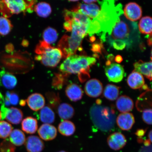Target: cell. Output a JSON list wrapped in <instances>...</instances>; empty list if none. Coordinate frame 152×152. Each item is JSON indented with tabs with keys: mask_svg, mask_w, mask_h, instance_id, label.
I'll list each match as a JSON object with an SVG mask.
<instances>
[{
	"mask_svg": "<svg viewBox=\"0 0 152 152\" xmlns=\"http://www.w3.org/2000/svg\"><path fill=\"white\" fill-rule=\"evenodd\" d=\"M58 152H66V151H60Z\"/></svg>",
	"mask_w": 152,
	"mask_h": 152,
	"instance_id": "cell-44",
	"label": "cell"
},
{
	"mask_svg": "<svg viewBox=\"0 0 152 152\" xmlns=\"http://www.w3.org/2000/svg\"><path fill=\"white\" fill-rule=\"evenodd\" d=\"M141 7L136 3L131 2L127 4L124 10V14L126 18L131 21L137 20L142 16Z\"/></svg>",
	"mask_w": 152,
	"mask_h": 152,
	"instance_id": "cell-11",
	"label": "cell"
},
{
	"mask_svg": "<svg viewBox=\"0 0 152 152\" xmlns=\"http://www.w3.org/2000/svg\"><path fill=\"white\" fill-rule=\"evenodd\" d=\"M116 105L117 109L121 113H126L132 111L134 108V104L129 97L123 96L118 98Z\"/></svg>",
	"mask_w": 152,
	"mask_h": 152,
	"instance_id": "cell-20",
	"label": "cell"
},
{
	"mask_svg": "<svg viewBox=\"0 0 152 152\" xmlns=\"http://www.w3.org/2000/svg\"><path fill=\"white\" fill-rule=\"evenodd\" d=\"M116 122L118 126L121 130L128 131L132 128L134 124V117L132 113H123L118 116Z\"/></svg>",
	"mask_w": 152,
	"mask_h": 152,
	"instance_id": "cell-15",
	"label": "cell"
},
{
	"mask_svg": "<svg viewBox=\"0 0 152 152\" xmlns=\"http://www.w3.org/2000/svg\"><path fill=\"white\" fill-rule=\"evenodd\" d=\"M23 115L20 109L16 107L7 108L5 118L10 123L13 124H18L22 120Z\"/></svg>",
	"mask_w": 152,
	"mask_h": 152,
	"instance_id": "cell-17",
	"label": "cell"
},
{
	"mask_svg": "<svg viewBox=\"0 0 152 152\" xmlns=\"http://www.w3.org/2000/svg\"><path fill=\"white\" fill-rule=\"evenodd\" d=\"M85 90L87 95L91 97L96 98L102 94L103 91L102 83L96 79H92L86 83Z\"/></svg>",
	"mask_w": 152,
	"mask_h": 152,
	"instance_id": "cell-12",
	"label": "cell"
},
{
	"mask_svg": "<svg viewBox=\"0 0 152 152\" xmlns=\"http://www.w3.org/2000/svg\"><path fill=\"white\" fill-rule=\"evenodd\" d=\"M83 1L85 3L90 4L96 2L98 1V0H83Z\"/></svg>",
	"mask_w": 152,
	"mask_h": 152,
	"instance_id": "cell-37",
	"label": "cell"
},
{
	"mask_svg": "<svg viewBox=\"0 0 152 152\" xmlns=\"http://www.w3.org/2000/svg\"><path fill=\"white\" fill-rule=\"evenodd\" d=\"M18 81L12 74L4 71L0 72V85L6 88L11 90L16 87Z\"/></svg>",
	"mask_w": 152,
	"mask_h": 152,
	"instance_id": "cell-18",
	"label": "cell"
},
{
	"mask_svg": "<svg viewBox=\"0 0 152 152\" xmlns=\"http://www.w3.org/2000/svg\"><path fill=\"white\" fill-rule=\"evenodd\" d=\"M152 62H144L140 60L134 64V71L145 76L150 80L152 79Z\"/></svg>",
	"mask_w": 152,
	"mask_h": 152,
	"instance_id": "cell-21",
	"label": "cell"
},
{
	"mask_svg": "<svg viewBox=\"0 0 152 152\" xmlns=\"http://www.w3.org/2000/svg\"><path fill=\"white\" fill-rule=\"evenodd\" d=\"M115 60L117 62H120L122 61L123 59L121 56H118L115 57Z\"/></svg>",
	"mask_w": 152,
	"mask_h": 152,
	"instance_id": "cell-39",
	"label": "cell"
},
{
	"mask_svg": "<svg viewBox=\"0 0 152 152\" xmlns=\"http://www.w3.org/2000/svg\"><path fill=\"white\" fill-rule=\"evenodd\" d=\"M134 23V22L131 23L130 25V23H127L126 21L121 20L120 18L109 35L110 44L113 41H118L125 44L128 47L132 45L133 41L131 38L132 33L131 28H131Z\"/></svg>",
	"mask_w": 152,
	"mask_h": 152,
	"instance_id": "cell-6",
	"label": "cell"
},
{
	"mask_svg": "<svg viewBox=\"0 0 152 152\" xmlns=\"http://www.w3.org/2000/svg\"><path fill=\"white\" fill-rule=\"evenodd\" d=\"M101 49L102 45L94 44L92 45V50L94 52H100Z\"/></svg>",
	"mask_w": 152,
	"mask_h": 152,
	"instance_id": "cell-36",
	"label": "cell"
},
{
	"mask_svg": "<svg viewBox=\"0 0 152 152\" xmlns=\"http://www.w3.org/2000/svg\"><path fill=\"white\" fill-rule=\"evenodd\" d=\"M9 137L11 143L18 147L23 145L26 139L24 132L18 129L12 130Z\"/></svg>",
	"mask_w": 152,
	"mask_h": 152,
	"instance_id": "cell-26",
	"label": "cell"
},
{
	"mask_svg": "<svg viewBox=\"0 0 152 152\" xmlns=\"http://www.w3.org/2000/svg\"><path fill=\"white\" fill-rule=\"evenodd\" d=\"M12 130V127L10 123L6 121H0V138L8 137Z\"/></svg>",
	"mask_w": 152,
	"mask_h": 152,
	"instance_id": "cell-33",
	"label": "cell"
},
{
	"mask_svg": "<svg viewBox=\"0 0 152 152\" xmlns=\"http://www.w3.org/2000/svg\"><path fill=\"white\" fill-rule=\"evenodd\" d=\"M90 114L93 123L100 130L107 132L115 126V112L109 107L94 104L91 108Z\"/></svg>",
	"mask_w": 152,
	"mask_h": 152,
	"instance_id": "cell-2",
	"label": "cell"
},
{
	"mask_svg": "<svg viewBox=\"0 0 152 152\" xmlns=\"http://www.w3.org/2000/svg\"><path fill=\"white\" fill-rule=\"evenodd\" d=\"M148 36H149V37L148 38L147 41L148 45L150 46H151L152 45V34L148 35Z\"/></svg>",
	"mask_w": 152,
	"mask_h": 152,
	"instance_id": "cell-38",
	"label": "cell"
},
{
	"mask_svg": "<svg viewBox=\"0 0 152 152\" xmlns=\"http://www.w3.org/2000/svg\"><path fill=\"white\" fill-rule=\"evenodd\" d=\"M35 0H0V11L6 17L33 11Z\"/></svg>",
	"mask_w": 152,
	"mask_h": 152,
	"instance_id": "cell-5",
	"label": "cell"
},
{
	"mask_svg": "<svg viewBox=\"0 0 152 152\" xmlns=\"http://www.w3.org/2000/svg\"><path fill=\"white\" fill-rule=\"evenodd\" d=\"M105 73L110 81L118 83L122 81L124 77V70L120 64L112 63L106 66Z\"/></svg>",
	"mask_w": 152,
	"mask_h": 152,
	"instance_id": "cell-8",
	"label": "cell"
},
{
	"mask_svg": "<svg viewBox=\"0 0 152 152\" xmlns=\"http://www.w3.org/2000/svg\"><path fill=\"white\" fill-rule=\"evenodd\" d=\"M21 126L22 130L26 134H35L38 130L37 119L31 117H26L22 121Z\"/></svg>",
	"mask_w": 152,
	"mask_h": 152,
	"instance_id": "cell-23",
	"label": "cell"
},
{
	"mask_svg": "<svg viewBox=\"0 0 152 152\" xmlns=\"http://www.w3.org/2000/svg\"><path fill=\"white\" fill-rule=\"evenodd\" d=\"M39 119L44 124H51L54 122L55 120V114L49 106H44L39 112Z\"/></svg>",
	"mask_w": 152,
	"mask_h": 152,
	"instance_id": "cell-27",
	"label": "cell"
},
{
	"mask_svg": "<svg viewBox=\"0 0 152 152\" xmlns=\"http://www.w3.org/2000/svg\"><path fill=\"white\" fill-rule=\"evenodd\" d=\"M24 144L28 152H41L45 147L42 140L34 135L28 136L26 139Z\"/></svg>",
	"mask_w": 152,
	"mask_h": 152,
	"instance_id": "cell-13",
	"label": "cell"
},
{
	"mask_svg": "<svg viewBox=\"0 0 152 152\" xmlns=\"http://www.w3.org/2000/svg\"><path fill=\"white\" fill-rule=\"evenodd\" d=\"M116 0H103L101 3L102 9L97 16L91 21L87 34L92 36L99 34L103 42L112 30L123 13L121 4L115 5Z\"/></svg>",
	"mask_w": 152,
	"mask_h": 152,
	"instance_id": "cell-1",
	"label": "cell"
},
{
	"mask_svg": "<svg viewBox=\"0 0 152 152\" xmlns=\"http://www.w3.org/2000/svg\"><path fill=\"white\" fill-rule=\"evenodd\" d=\"M66 96L73 102H77L82 98L83 92L81 87L75 83L68 85L65 90Z\"/></svg>",
	"mask_w": 152,
	"mask_h": 152,
	"instance_id": "cell-19",
	"label": "cell"
},
{
	"mask_svg": "<svg viewBox=\"0 0 152 152\" xmlns=\"http://www.w3.org/2000/svg\"><path fill=\"white\" fill-rule=\"evenodd\" d=\"M152 110L147 109L144 110L142 114L143 121L148 125L152 124Z\"/></svg>",
	"mask_w": 152,
	"mask_h": 152,
	"instance_id": "cell-35",
	"label": "cell"
},
{
	"mask_svg": "<svg viewBox=\"0 0 152 152\" xmlns=\"http://www.w3.org/2000/svg\"><path fill=\"white\" fill-rule=\"evenodd\" d=\"M34 10L38 16L42 18H47L52 12V9L50 5L43 2L37 4L34 7Z\"/></svg>",
	"mask_w": 152,
	"mask_h": 152,
	"instance_id": "cell-29",
	"label": "cell"
},
{
	"mask_svg": "<svg viewBox=\"0 0 152 152\" xmlns=\"http://www.w3.org/2000/svg\"><path fill=\"white\" fill-rule=\"evenodd\" d=\"M82 38L72 34L71 36L64 35L60 39L58 48L61 51L64 58L75 55L77 51H81Z\"/></svg>",
	"mask_w": 152,
	"mask_h": 152,
	"instance_id": "cell-7",
	"label": "cell"
},
{
	"mask_svg": "<svg viewBox=\"0 0 152 152\" xmlns=\"http://www.w3.org/2000/svg\"><path fill=\"white\" fill-rule=\"evenodd\" d=\"M107 142L111 149L117 151L125 147L126 144L127 140L124 135L119 132H115L108 137Z\"/></svg>",
	"mask_w": 152,
	"mask_h": 152,
	"instance_id": "cell-10",
	"label": "cell"
},
{
	"mask_svg": "<svg viewBox=\"0 0 152 152\" xmlns=\"http://www.w3.org/2000/svg\"><path fill=\"white\" fill-rule=\"evenodd\" d=\"M38 133L40 138L45 141H50L55 139L57 136V130L53 125L44 124L38 129Z\"/></svg>",
	"mask_w": 152,
	"mask_h": 152,
	"instance_id": "cell-14",
	"label": "cell"
},
{
	"mask_svg": "<svg viewBox=\"0 0 152 152\" xmlns=\"http://www.w3.org/2000/svg\"><path fill=\"white\" fill-rule=\"evenodd\" d=\"M127 83L133 89L141 88L144 85L145 81L143 76L138 72L134 71L129 75Z\"/></svg>",
	"mask_w": 152,
	"mask_h": 152,
	"instance_id": "cell-22",
	"label": "cell"
},
{
	"mask_svg": "<svg viewBox=\"0 0 152 152\" xmlns=\"http://www.w3.org/2000/svg\"><path fill=\"white\" fill-rule=\"evenodd\" d=\"M35 52L37 54L35 59L47 67H56L63 57L59 49L51 46L43 41L38 44Z\"/></svg>",
	"mask_w": 152,
	"mask_h": 152,
	"instance_id": "cell-4",
	"label": "cell"
},
{
	"mask_svg": "<svg viewBox=\"0 0 152 152\" xmlns=\"http://www.w3.org/2000/svg\"><path fill=\"white\" fill-rule=\"evenodd\" d=\"M57 112L59 116L63 120H68L72 118L75 115V110L72 106L66 103L60 104L58 106Z\"/></svg>",
	"mask_w": 152,
	"mask_h": 152,
	"instance_id": "cell-24",
	"label": "cell"
},
{
	"mask_svg": "<svg viewBox=\"0 0 152 152\" xmlns=\"http://www.w3.org/2000/svg\"><path fill=\"white\" fill-rule=\"evenodd\" d=\"M142 132H140V131H138V132H137V135L139 136H142V135L144 134V131L143 130H142L141 131Z\"/></svg>",
	"mask_w": 152,
	"mask_h": 152,
	"instance_id": "cell-41",
	"label": "cell"
},
{
	"mask_svg": "<svg viewBox=\"0 0 152 152\" xmlns=\"http://www.w3.org/2000/svg\"><path fill=\"white\" fill-rule=\"evenodd\" d=\"M152 18L151 17H143L138 24L140 31L142 34L150 35L152 34Z\"/></svg>",
	"mask_w": 152,
	"mask_h": 152,
	"instance_id": "cell-28",
	"label": "cell"
},
{
	"mask_svg": "<svg viewBox=\"0 0 152 152\" xmlns=\"http://www.w3.org/2000/svg\"><path fill=\"white\" fill-rule=\"evenodd\" d=\"M6 97L8 100L10 104L16 105L18 104L19 98L18 95L14 92H7L6 94Z\"/></svg>",
	"mask_w": 152,
	"mask_h": 152,
	"instance_id": "cell-34",
	"label": "cell"
},
{
	"mask_svg": "<svg viewBox=\"0 0 152 152\" xmlns=\"http://www.w3.org/2000/svg\"><path fill=\"white\" fill-rule=\"evenodd\" d=\"M58 130L62 135L69 137L74 134L75 132L76 128L75 125L72 121L64 120L59 124Z\"/></svg>",
	"mask_w": 152,
	"mask_h": 152,
	"instance_id": "cell-25",
	"label": "cell"
},
{
	"mask_svg": "<svg viewBox=\"0 0 152 152\" xmlns=\"http://www.w3.org/2000/svg\"><path fill=\"white\" fill-rule=\"evenodd\" d=\"M119 87L113 85L109 84L104 89V95L107 99L114 101L116 99L119 95Z\"/></svg>",
	"mask_w": 152,
	"mask_h": 152,
	"instance_id": "cell-30",
	"label": "cell"
},
{
	"mask_svg": "<svg viewBox=\"0 0 152 152\" xmlns=\"http://www.w3.org/2000/svg\"><path fill=\"white\" fill-rule=\"evenodd\" d=\"M1 119V111H0V120Z\"/></svg>",
	"mask_w": 152,
	"mask_h": 152,
	"instance_id": "cell-43",
	"label": "cell"
},
{
	"mask_svg": "<svg viewBox=\"0 0 152 152\" xmlns=\"http://www.w3.org/2000/svg\"><path fill=\"white\" fill-rule=\"evenodd\" d=\"M72 11L80 13L94 19L97 16L100 10L99 7L95 4H86L79 3L74 7Z\"/></svg>",
	"mask_w": 152,
	"mask_h": 152,
	"instance_id": "cell-9",
	"label": "cell"
},
{
	"mask_svg": "<svg viewBox=\"0 0 152 152\" xmlns=\"http://www.w3.org/2000/svg\"><path fill=\"white\" fill-rule=\"evenodd\" d=\"M96 62V59L92 57L72 55L66 58L61 64L59 70L64 74H79L88 69Z\"/></svg>",
	"mask_w": 152,
	"mask_h": 152,
	"instance_id": "cell-3",
	"label": "cell"
},
{
	"mask_svg": "<svg viewBox=\"0 0 152 152\" xmlns=\"http://www.w3.org/2000/svg\"><path fill=\"white\" fill-rule=\"evenodd\" d=\"M152 130L150 131L148 134V138H149V140L150 142H152Z\"/></svg>",
	"mask_w": 152,
	"mask_h": 152,
	"instance_id": "cell-40",
	"label": "cell"
},
{
	"mask_svg": "<svg viewBox=\"0 0 152 152\" xmlns=\"http://www.w3.org/2000/svg\"><path fill=\"white\" fill-rule=\"evenodd\" d=\"M68 1H79V0H68Z\"/></svg>",
	"mask_w": 152,
	"mask_h": 152,
	"instance_id": "cell-42",
	"label": "cell"
},
{
	"mask_svg": "<svg viewBox=\"0 0 152 152\" xmlns=\"http://www.w3.org/2000/svg\"><path fill=\"white\" fill-rule=\"evenodd\" d=\"M13 26L6 17H0V35H6L12 30Z\"/></svg>",
	"mask_w": 152,
	"mask_h": 152,
	"instance_id": "cell-32",
	"label": "cell"
},
{
	"mask_svg": "<svg viewBox=\"0 0 152 152\" xmlns=\"http://www.w3.org/2000/svg\"><path fill=\"white\" fill-rule=\"evenodd\" d=\"M58 37V34L57 31L52 28H47L43 32V41L49 45L56 42Z\"/></svg>",
	"mask_w": 152,
	"mask_h": 152,
	"instance_id": "cell-31",
	"label": "cell"
},
{
	"mask_svg": "<svg viewBox=\"0 0 152 152\" xmlns=\"http://www.w3.org/2000/svg\"><path fill=\"white\" fill-rule=\"evenodd\" d=\"M26 102L28 107L34 111H37L44 107L45 98L41 94L35 93L28 97Z\"/></svg>",
	"mask_w": 152,
	"mask_h": 152,
	"instance_id": "cell-16",
	"label": "cell"
}]
</instances>
